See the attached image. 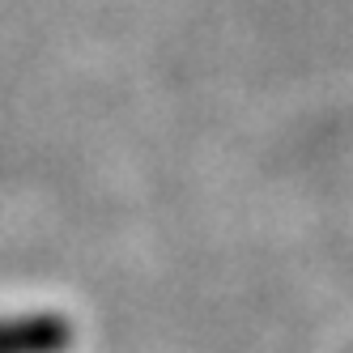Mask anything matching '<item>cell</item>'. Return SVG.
Returning a JSON list of instances; mask_svg holds the SVG:
<instances>
[{"instance_id":"cell-1","label":"cell","mask_w":353,"mask_h":353,"mask_svg":"<svg viewBox=\"0 0 353 353\" xmlns=\"http://www.w3.org/2000/svg\"><path fill=\"white\" fill-rule=\"evenodd\" d=\"M68 323L56 315H9L0 319V353H60Z\"/></svg>"}]
</instances>
